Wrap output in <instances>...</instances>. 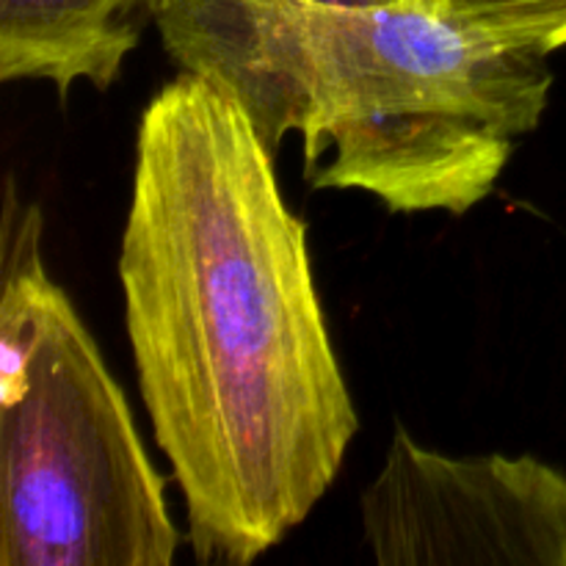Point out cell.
Wrapping results in <instances>:
<instances>
[{
	"label": "cell",
	"instance_id": "5b68a950",
	"mask_svg": "<svg viewBox=\"0 0 566 566\" xmlns=\"http://www.w3.org/2000/svg\"><path fill=\"white\" fill-rule=\"evenodd\" d=\"M166 0H0V81H81L105 92Z\"/></svg>",
	"mask_w": 566,
	"mask_h": 566
},
{
	"label": "cell",
	"instance_id": "8992f818",
	"mask_svg": "<svg viewBox=\"0 0 566 566\" xmlns=\"http://www.w3.org/2000/svg\"><path fill=\"white\" fill-rule=\"evenodd\" d=\"M442 6L503 44L545 55L566 44V0H442Z\"/></svg>",
	"mask_w": 566,
	"mask_h": 566
},
{
	"label": "cell",
	"instance_id": "277c9868",
	"mask_svg": "<svg viewBox=\"0 0 566 566\" xmlns=\"http://www.w3.org/2000/svg\"><path fill=\"white\" fill-rule=\"evenodd\" d=\"M381 566H566V475L536 457H448L401 423L359 501Z\"/></svg>",
	"mask_w": 566,
	"mask_h": 566
},
{
	"label": "cell",
	"instance_id": "ba28073f",
	"mask_svg": "<svg viewBox=\"0 0 566 566\" xmlns=\"http://www.w3.org/2000/svg\"><path fill=\"white\" fill-rule=\"evenodd\" d=\"M376 3H401V0H376ZM442 3V0H440Z\"/></svg>",
	"mask_w": 566,
	"mask_h": 566
},
{
	"label": "cell",
	"instance_id": "52a82bcc",
	"mask_svg": "<svg viewBox=\"0 0 566 566\" xmlns=\"http://www.w3.org/2000/svg\"><path fill=\"white\" fill-rule=\"evenodd\" d=\"M329 3H376V0H329Z\"/></svg>",
	"mask_w": 566,
	"mask_h": 566
},
{
	"label": "cell",
	"instance_id": "6da1fadb",
	"mask_svg": "<svg viewBox=\"0 0 566 566\" xmlns=\"http://www.w3.org/2000/svg\"><path fill=\"white\" fill-rule=\"evenodd\" d=\"M119 282L193 556L252 564L326 495L359 418L274 153L188 70L138 122Z\"/></svg>",
	"mask_w": 566,
	"mask_h": 566
},
{
	"label": "cell",
	"instance_id": "3957f363",
	"mask_svg": "<svg viewBox=\"0 0 566 566\" xmlns=\"http://www.w3.org/2000/svg\"><path fill=\"white\" fill-rule=\"evenodd\" d=\"M0 298V566H169L180 531L127 398L42 263L9 182Z\"/></svg>",
	"mask_w": 566,
	"mask_h": 566
},
{
	"label": "cell",
	"instance_id": "7a4b0ae2",
	"mask_svg": "<svg viewBox=\"0 0 566 566\" xmlns=\"http://www.w3.org/2000/svg\"><path fill=\"white\" fill-rule=\"evenodd\" d=\"M164 48L230 94L269 149L304 147L310 188L392 213H468L539 125L547 55L464 25L440 0H166Z\"/></svg>",
	"mask_w": 566,
	"mask_h": 566
}]
</instances>
